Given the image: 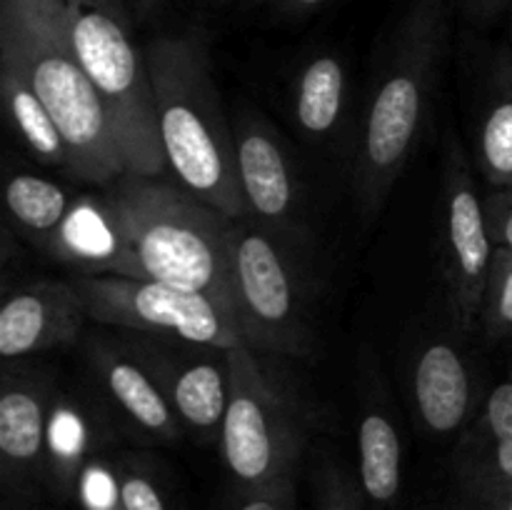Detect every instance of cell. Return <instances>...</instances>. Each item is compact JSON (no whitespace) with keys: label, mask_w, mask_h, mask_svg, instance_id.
Instances as JSON below:
<instances>
[{"label":"cell","mask_w":512,"mask_h":510,"mask_svg":"<svg viewBox=\"0 0 512 510\" xmlns=\"http://www.w3.org/2000/svg\"><path fill=\"white\" fill-rule=\"evenodd\" d=\"M125 245L120 275L195 290L238 323L230 275L235 220L185 188L120 175L103 193Z\"/></svg>","instance_id":"cell-1"},{"label":"cell","mask_w":512,"mask_h":510,"mask_svg":"<svg viewBox=\"0 0 512 510\" xmlns=\"http://www.w3.org/2000/svg\"><path fill=\"white\" fill-rule=\"evenodd\" d=\"M165 163L180 188L233 220L248 218L240 190L235 133L213 80L200 33L158 35L145 45Z\"/></svg>","instance_id":"cell-2"},{"label":"cell","mask_w":512,"mask_h":510,"mask_svg":"<svg viewBox=\"0 0 512 510\" xmlns=\"http://www.w3.org/2000/svg\"><path fill=\"white\" fill-rule=\"evenodd\" d=\"M448 40L450 0H408L355 148V195L368 218L383 210L418 145Z\"/></svg>","instance_id":"cell-3"},{"label":"cell","mask_w":512,"mask_h":510,"mask_svg":"<svg viewBox=\"0 0 512 510\" xmlns=\"http://www.w3.org/2000/svg\"><path fill=\"white\" fill-rule=\"evenodd\" d=\"M0 50L28 73L70 155V173L88 183L125 175L100 95L70 33L68 0H0Z\"/></svg>","instance_id":"cell-4"},{"label":"cell","mask_w":512,"mask_h":510,"mask_svg":"<svg viewBox=\"0 0 512 510\" xmlns=\"http://www.w3.org/2000/svg\"><path fill=\"white\" fill-rule=\"evenodd\" d=\"M68 18L75 50L98 90L125 173L160 178L168 163L145 48L133 43L128 25L83 0H68Z\"/></svg>","instance_id":"cell-5"},{"label":"cell","mask_w":512,"mask_h":510,"mask_svg":"<svg viewBox=\"0 0 512 510\" xmlns=\"http://www.w3.org/2000/svg\"><path fill=\"white\" fill-rule=\"evenodd\" d=\"M230 400L220 428V453L240 490L293 485L303 453V423L290 390L260 353L228 350Z\"/></svg>","instance_id":"cell-6"},{"label":"cell","mask_w":512,"mask_h":510,"mask_svg":"<svg viewBox=\"0 0 512 510\" xmlns=\"http://www.w3.org/2000/svg\"><path fill=\"white\" fill-rule=\"evenodd\" d=\"M230 275L245 348L293 358L308 353V298L288 245L260 225L235 220Z\"/></svg>","instance_id":"cell-7"},{"label":"cell","mask_w":512,"mask_h":510,"mask_svg":"<svg viewBox=\"0 0 512 510\" xmlns=\"http://www.w3.org/2000/svg\"><path fill=\"white\" fill-rule=\"evenodd\" d=\"M88 318L100 325L153 333L218 350L245 348L240 325L195 290L125 275H75Z\"/></svg>","instance_id":"cell-8"},{"label":"cell","mask_w":512,"mask_h":510,"mask_svg":"<svg viewBox=\"0 0 512 510\" xmlns=\"http://www.w3.org/2000/svg\"><path fill=\"white\" fill-rule=\"evenodd\" d=\"M493 260L485 203L463 145L450 135L443 165V273L455 320L463 328H470L483 310Z\"/></svg>","instance_id":"cell-9"},{"label":"cell","mask_w":512,"mask_h":510,"mask_svg":"<svg viewBox=\"0 0 512 510\" xmlns=\"http://www.w3.org/2000/svg\"><path fill=\"white\" fill-rule=\"evenodd\" d=\"M53 385L40 370L8 365L0 388V475L3 510H38L48 485V428Z\"/></svg>","instance_id":"cell-10"},{"label":"cell","mask_w":512,"mask_h":510,"mask_svg":"<svg viewBox=\"0 0 512 510\" xmlns=\"http://www.w3.org/2000/svg\"><path fill=\"white\" fill-rule=\"evenodd\" d=\"M240 190L248 215L285 245L303 240V215L293 168L273 128L258 115H245L235 130Z\"/></svg>","instance_id":"cell-11"},{"label":"cell","mask_w":512,"mask_h":510,"mask_svg":"<svg viewBox=\"0 0 512 510\" xmlns=\"http://www.w3.org/2000/svg\"><path fill=\"white\" fill-rule=\"evenodd\" d=\"M180 423L198 438L220 435L230 400L228 350L188 343L183 350L145 345Z\"/></svg>","instance_id":"cell-12"},{"label":"cell","mask_w":512,"mask_h":510,"mask_svg":"<svg viewBox=\"0 0 512 510\" xmlns=\"http://www.w3.org/2000/svg\"><path fill=\"white\" fill-rule=\"evenodd\" d=\"M93 365L110 403L143 438L168 443L183 433L145 345H98Z\"/></svg>","instance_id":"cell-13"},{"label":"cell","mask_w":512,"mask_h":510,"mask_svg":"<svg viewBox=\"0 0 512 510\" xmlns=\"http://www.w3.org/2000/svg\"><path fill=\"white\" fill-rule=\"evenodd\" d=\"M88 320L75 285L63 280H40L18 288L0 310V355L20 360L40 350L68 345Z\"/></svg>","instance_id":"cell-14"},{"label":"cell","mask_w":512,"mask_h":510,"mask_svg":"<svg viewBox=\"0 0 512 510\" xmlns=\"http://www.w3.org/2000/svg\"><path fill=\"white\" fill-rule=\"evenodd\" d=\"M413 400L418 418L433 435L465 428L473 410V378L463 353L450 343H430L413 365Z\"/></svg>","instance_id":"cell-15"},{"label":"cell","mask_w":512,"mask_h":510,"mask_svg":"<svg viewBox=\"0 0 512 510\" xmlns=\"http://www.w3.org/2000/svg\"><path fill=\"white\" fill-rule=\"evenodd\" d=\"M45 248L85 275H120L123 270V235L103 195L73 200L58 230L45 238Z\"/></svg>","instance_id":"cell-16"},{"label":"cell","mask_w":512,"mask_h":510,"mask_svg":"<svg viewBox=\"0 0 512 510\" xmlns=\"http://www.w3.org/2000/svg\"><path fill=\"white\" fill-rule=\"evenodd\" d=\"M0 95L15 133L25 148L45 165L70 168V155L65 140L55 125L53 115L40 100L38 90L30 83L23 65L10 53L0 50Z\"/></svg>","instance_id":"cell-17"},{"label":"cell","mask_w":512,"mask_h":510,"mask_svg":"<svg viewBox=\"0 0 512 510\" xmlns=\"http://www.w3.org/2000/svg\"><path fill=\"white\" fill-rule=\"evenodd\" d=\"M478 165L493 188H512V53L490 60L488 93L478 125Z\"/></svg>","instance_id":"cell-18"},{"label":"cell","mask_w":512,"mask_h":510,"mask_svg":"<svg viewBox=\"0 0 512 510\" xmlns=\"http://www.w3.org/2000/svg\"><path fill=\"white\" fill-rule=\"evenodd\" d=\"M360 488L370 510H395L403 490V445L383 408H370L358 425Z\"/></svg>","instance_id":"cell-19"},{"label":"cell","mask_w":512,"mask_h":510,"mask_svg":"<svg viewBox=\"0 0 512 510\" xmlns=\"http://www.w3.org/2000/svg\"><path fill=\"white\" fill-rule=\"evenodd\" d=\"M345 65L338 55L320 53L305 63L295 83V120L310 138H325L343 118Z\"/></svg>","instance_id":"cell-20"},{"label":"cell","mask_w":512,"mask_h":510,"mask_svg":"<svg viewBox=\"0 0 512 510\" xmlns=\"http://www.w3.org/2000/svg\"><path fill=\"white\" fill-rule=\"evenodd\" d=\"M458 483L470 510H503L512 498V433L488 443H460Z\"/></svg>","instance_id":"cell-21"},{"label":"cell","mask_w":512,"mask_h":510,"mask_svg":"<svg viewBox=\"0 0 512 510\" xmlns=\"http://www.w3.org/2000/svg\"><path fill=\"white\" fill-rule=\"evenodd\" d=\"M90 443L93 435L85 415L68 400L55 398L48 428V485L55 495L65 498L73 493L90 460Z\"/></svg>","instance_id":"cell-22"},{"label":"cell","mask_w":512,"mask_h":510,"mask_svg":"<svg viewBox=\"0 0 512 510\" xmlns=\"http://www.w3.org/2000/svg\"><path fill=\"white\" fill-rule=\"evenodd\" d=\"M5 203H8L10 218L20 228L45 240L63 223L73 200H70L68 190L60 188L58 183H50L38 175L20 173L10 178L8 188H5Z\"/></svg>","instance_id":"cell-23"},{"label":"cell","mask_w":512,"mask_h":510,"mask_svg":"<svg viewBox=\"0 0 512 510\" xmlns=\"http://www.w3.org/2000/svg\"><path fill=\"white\" fill-rule=\"evenodd\" d=\"M120 510H175L158 475L135 455L113 460Z\"/></svg>","instance_id":"cell-24"},{"label":"cell","mask_w":512,"mask_h":510,"mask_svg":"<svg viewBox=\"0 0 512 510\" xmlns=\"http://www.w3.org/2000/svg\"><path fill=\"white\" fill-rule=\"evenodd\" d=\"M480 318H483L490 338H510L512 335V253L495 250Z\"/></svg>","instance_id":"cell-25"},{"label":"cell","mask_w":512,"mask_h":510,"mask_svg":"<svg viewBox=\"0 0 512 510\" xmlns=\"http://www.w3.org/2000/svg\"><path fill=\"white\" fill-rule=\"evenodd\" d=\"M78 490L88 510H120L113 463L105 465L98 460H88V465L80 473Z\"/></svg>","instance_id":"cell-26"},{"label":"cell","mask_w":512,"mask_h":510,"mask_svg":"<svg viewBox=\"0 0 512 510\" xmlns=\"http://www.w3.org/2000/svg\"><path fill=\"white\" fill-rule=\"evenodd\" d=\"M315 510H370V505L343 470L330 468L325 470L323 483L318 488V508Z\"/></svg>","instance_id":"cell-27"},{"label":"cell","mask_w":512,"mask_h":510,"mask_svg":"<svg viewBox=\"0 0 512 510\" xmlns=\"http://www.w3.org/2000/svg\"><path fill=\"white\" fill-rule=\"evenodd\" d=\"M483 203L495 250L512 253V188H493Z\"/></svg>","instance_id":"cell-28"},{"label":"cell","mask_w":512,"mask_h":510,"mask_svg":"<svg viewBox=\"0 0 512 510\" xmlns=\"http://www.w3.org/2000/svg\"><path fill=\"white\" fill-rule=\"evenodd\" d=\"M233 510H298L295 505V488H270V490H243Z\"/></svg>","instance_id":"cell-29"},{"label":"cell","mask_w":512,"mask_h":510,"mask_svg":"<svg viewBox=\"0 0 512 510\" xmlns=\"http://www.w3.org/2000/svg\"><path fill=\"white\" fill-rule=\"evenodd\" d=\"M512 0H458V5L463 8V13L468 15L475 23H488L495 20L498 15H503L510 8Z\"/></svg>","instance_id":"cell-30"},{"label":"cell","mask_w":512,"mask_h":510,"mask_svg":"<svg viewBox=\"0 0 512 510\" xmlns=\"http://www.w3.org/2000/svg\"><path fill=\"white\" fill-rule=\"evenodd\" d=\"M273 3V8L278 10L280 15H285V18H305V15H310L313 10L323 8L328 0H270Z\"/></svg>","instance_id":"cell-31"},{"label":"cell","mask_w":512,"mask_h":510,"mask_svg":"<svg viewBox=\"0 0 512 510\" xmlns=\"http://www.w3.org/2000/svg\"><path fill=\"white\" fill-rule=\"evenodd\" d=\"M83 3L103 10V13H108L110 18L120 20V23L130 28V5H128L130 0H83Z\"/></svg>","instance_id":"cell-32"},{"label":"cell","mask_w":512,"mask_h":510,"mask_svg":"<svg viewBox=\"0 0 512 510\" xmlns=\"http://www.w3.org/2000/svg\"><path fill=\"white\" fill-rule=\"evenodd\" d=\"M133 3H138L140 8H150V5H153L155 0H133Z\"/></svg>","instance_id":"cell-33"},{"label":"cell","mask_w":512,"mask_h":510,"mask_svg":"<svg viewBox=\"0 0 512 510\" xmlns=\"http://www.w3.org/2000/svg\"><path fill=\"white\" fill-rule=\"evenodd\" d=\"M503 510H512V498L508 500V503H505V508Z\"/></svg>","instance_id":"cell-34"}]
</instances>
